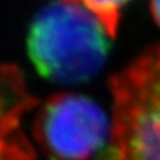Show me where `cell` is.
Returning <instances> with one entry per match:
<instances>
[{"label": "cell", "instance_id": "cell-1", "mask_svg": "<svg viewBox=\"0 0 160 160\" xmlns=\"http://www.w3.org/2000/svg\"><path fill=\"white\" fill-rule=\"evenodd\" d=\"M111 36L79 0H53L35 16L28 53L52 82L73 84L91 79L104 64Z\"/></svg>", "mask_w": 160, "mask_h": 160}, {"label": "cell", "instance_id": "cell-2", "mask_svg": "<svg viewBox=\"0 0 160 160\" xmlns=\"http://www.w3.org/2000/svg\"><path fill=\"white\" fill-rule=\"evenodd\" d=\"M109 91L108 160H160V44L113 75Z\"/></svg>", "mask_w": 160, "mask_h": 160}, {"label": "cell", "instance_id": "cell-3", "mask_svg": "<svg viewBox=\"0 0 160 160\" xmlns=\"http://www.w3.org/2000/svg\"><path fill=\"white\" fill-rule=\"evenodd\" d=\"M112 123L102 107L76 93L52 95L33 120V138L51 160H91L109 147Z\"/></svg>", "mask_w": 160, "mask_h": 160}, {"label": "cell", "instance_id": "cell-4", "mask_svg": "<svg viewBox=\"0 0 160 160\" xmlns=\"http://www.w3.org/2000/svg\"><path fill=\"white\" fill-rule=\"evenodd\" d=\"M36 103L18 67H0V160H36L22 128L23 116Z\"/></svg>", "mask_w": 160, "mask_h": 160}, {"label": "cell", "instance_id": "cell-5", "mask_svg": "<svg viewBox=\"0 0 160 160\" xmlns=\"http://www.w3.org/2000/svg\"><path fill=\"white\" fill-rule=\"evenodd\" d=\"M96 18L107 33L115 38L119 31L122 9L129 0H79Z\"/></svg>", "mask_w": 160, "mask_h": 160}, {"label": "cell", "instance_id": "cell-6", "mask_svg": "<svg viewBox=\"0 0 160 160\" xmlns=\"http://www.w3.org/2000/svg\"><path fill=\"white\" fill-rule=\"evenodd\" d=\"M151 12L155 22L160 27V0H151Z\"/></svg>", "mask_w": 160, "mask_h": 160}]
</instances>
